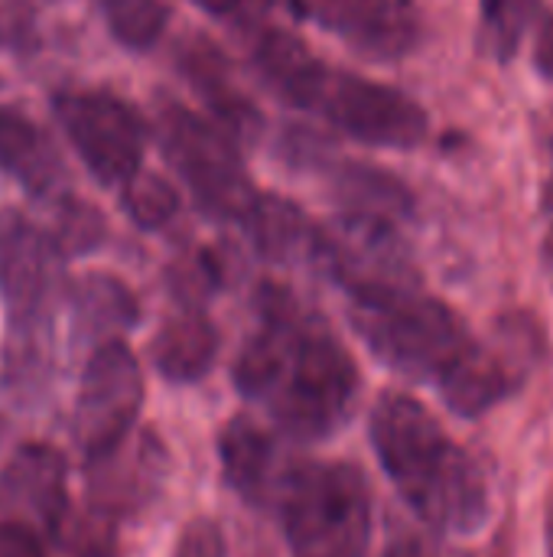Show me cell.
<instances>
[{
    "instance_id": "7c38bea8",
    "label": "cell",
    "mask_w": 553,
    "mask_h": 557,
    "mask_svg": "<svg viewBox=\"0 0 553 557\" xmlns=\"http://www.w3.org/2000/svg\"><path fill=\"white\" fill-rule=\"evenodd\" d=\"M326 33L359 55L394 62L420 42V10L414 0H293Z\"/></svg>"
},
{
    "instance_id": "e0dca14e",
    "label": "cell",
    "mask_w": 553,
    "mask_h": 557,
    "mask_svg": "<svg viewBox=\"0 0 553 557\" xmlns=\"http://www.w3.org/2000/svg\"><path fill=\"white\" fill-rule=\"evenodd\" d=\"M215 356H218V330L196 304H186L183 310L166 317V323L156 330L150 343V359L156 372L176 385H192L205 379Z\"/></svg>"
},
{
    "instance_id": "1f68e13d",
    "label": "cell",
    "mask_w": 553,
    "mask_h": 557,
    "mask_svg": "<svg viewBox=\"0 0 553 557\" xmlns=\"http://www.w3.org/2000/svg\"><path fill=\"white\" fill-rule=\"evenodd\" d=\"M541 255H544V271H548V277L553 281V228L548 232V238H544V251Z\"/></svg>"
},
{
    "instance_id": "cb8c5ba5",
    "label": "cell",
    "mask_w": 553,
    "mask_h": 557,
    "mask_svg": "<svg viewBox=\"0 0 553 557\" xmlns=\"http://www.w3.org/2000/svg\"><path fill=\"white\" fill-rule=\"evenodd\" d=\"M121 202L127 219L143 232H156L169 225L179 212V193L163 176L143 170L121 186Z\"/></svg>"
},
{
    "instance_id": "ba28073f",
    "label": "cell",
    "mask_w": 553,
    "mask_h": 557,
    "mask_svg": "<svg viewBox=\"0 0 553 557\" xmlns=\"http://www.w3.org/2000/svg\"><path fill=\"white\" fill-rule=\"evenodd\" d=\"M143 405V372L137 356L121 339L98 343L85 362L72 434L88 463L117 450Z\"/></svg>"
},
{
    "instance_id": "f546056e",
    "label": "cell",
    "mask_w": 553,
    "mask_h": 557,
    "mask_svg": "<svg viewBox=\"0 0 553 557\" xmlns=\"http://www.w3.org/2000/svg\"><path fill=\"white\" fill-rule=\"evenodd\" d=\"M20 36H23V26L13 20V16H3L0 13V46H20Z\"/></svg>"
},
{
    "instance_id": "2e32d148",
    "label": "cell",
    "mask_w": 553,
    "mask_h": 557,
    "mask_svg": "<svg viewBox=\"0 0 553 557\" xmlns=\"http://www.w3.org/2000/svg\"><path fill=\"white\" fill-rule=\"evenodd\" d=\"M254 65L274 95H280L297 108H313V111L332 72L290 29H264L261 39L254 42Z\"/></svg>"
},
{
    "instance_id": "44dd1931",
    "label": "cell",
    "mask_w": 553,
    "mask_h": 557,
    "mask_svg": "<svg viewBox=\"0 0 553 557\" xmlns=\"http://www.w3.org/2000/svg\"><path fill=\"white\" fill-rule=\"evenodd\" d=\"M72 307H75L78 333L101 336V343L117 339L114 333L130 330L137 323L134 294L108 274H91V277L78 281L75 294H72Z\"/></svg>"
},
{
    "instance_id": "5bb4252c",
    "label": "cell",
    "mask_w": 553,
    "mask_h": 557,
    "mask_svg": "<svg viewBox=\"0 0 553 557\" xmlns=\"http://www.w3.org/2000/svg\"><path fill=\"white\" fill-rule=\"evenodd\" d=\"M218 457L228 486L251 506L277 503L280 486L293 463L284 460V447L261 421L238 414L218 434Z\"/></svg>"
},
{
    "instance_id": "f1b7e54d",
    "label": "cell",
    "mask_w": 553,
    "mask_h": 557,
    "mask_svg": "<svg viewBox=\"0 0 553 557\" xmlns=\"http://www.w3.org/2000/svg\"><path fill=\"white\" fill-rule=\"evenodd\" d=\"M535 62L541 69V75L553 78V16L544 20L541 33H538V42H535Z\"/></svg>"
},
{
    "instance_id": "5b68a950",
    "label": "cell",
    "mask_w": 553,
    "mask_h": 557,
    "mask_svg": "<svg viewBox=\"0 0 553 557\" xmlns=\"http://www.w3.org/2000/svg\"><path fill=\"white\" fill-rule=\"evenodd\" d=\"M352 323L375 359L398 375L433 385L476 343L456 310L433 297H420V290L352 304Z\"/></svg>"
},
{
    "instance_id": "ffe728a7",
    "label": "cell",
    "mask_w": 553,
    "mask_h": 557,
    "mask_svg": "<svg viewBox=\"0 0 553 557\" xmlns=\"http://www.w3.org/2000/svg\"><path fill=\"white\" fill-rule=\"evenodd\" d=\"M160 463L163 450L150 437L140 441L137 454L130 460H121L117 450L95 460V480H91V512H124L147 499V493L160 483Z\"/></svg>"
},
{
    "instance_id": "6da1fadb",
    "label": "cell",
    "mask_w": 553,
    "mask_h": 557,
    "mask_svg": "<svg viewBox=\"0 0 553 557\" xmlns=\"http://www.w3.org/2000/svg\"><path fill=\"white\" fill-rule=\"evenodd\" d=\"M235 388L264 405L290 441L332 437L355 408L359 369L332 330L284 290H261V326L235 359Z\"/></svg>"
},
{
    "instance_id": "4fadbf2b",
    "label": "cell",
    "mask_w": 553,
    "mask_h": 557,
    "mask_svg": "<svg viewBox=\"0 0 553 557\" xmlns=\"http://www.w3.org/2000/svg\"><path fill=\"white\" fill-rule=\"evenodd\" d=\"M0 519L33 525L42 539H62L68 525V470L49 444L20 447L0 473Z\"/></svg>"
},
{
    "instance_id": "ac0fdd59",
    "label": "cell",
    "mask_w": 553,
    "mask_h": 557,
    "mask_svg": "<svg viewBox=\"0 0 553 557\" xmlns=\"http://www.w3.org/2000/svg\"><path fill=\"white\" fill-rule=\"evenodd\" d=\"M183 69L192 82V88L199 91V98L215 111V121L235 134V137H251L261 127V114L257 108L244 98V91L235 85L231 78V65L228 59L209 46V42H196L183 52Z\"/></svg>"
},
{
    "instance_id": "3957f363",
    "label": "cell",
    "mask_w": 553,
    "mask_h": 557,
    "mask_svg": "<svg viewBox=\"0 0 553 557\" xmlns=\"http://www.w3.org/2000/svg\"><path fill=\"white\" fill-rule=\"evenodd\" d=\"M62 251L23 219L0 228V300L7 313V379L39 385L52 362V323Z\"/></svg>"
},
{
    "instance_id": "603a6c76",
    "label": "cell",
    "mask_w": 553,
    "mask_h": 557,
    "mask_svg": "<svg viewBox=\"0 0 553 557\" xmlns=\"http://www.w3.org/2000/svg\"><path fill=\"white\" fill-rule=\"evenodd\" d=\"M98 7L114 39L137 52L150 49L163 36L169 16L163 0H98Z\"/></svg>"
},
{
    "instance_id": "277c9868",
    "label": "cell",
    "mask_w": 553,
    "mask_h": 557,
    "mask_svg": "<svg viewBox=\"0 0 553 557\" xmlns=\"http://www.w3.org/2000/svg\"><path fill=\"white\" fill-rule=\"evenodd\" d=\"M277 512L293 557L368 555L375 509L368 483L352 463H293Z\"/></svg>"
},
{
    "instance_id": "d4e9b609",
    "label": "cell",
    "mask_w": 553,
    "mask_h": 557,
    "mask_svg": "<svg viewBox=\"0 0 553 557\" xmlns=\"http://www.w3.org/2000/svg\"><path fill=\"white\" fill-rule=\"evenodd\" d=\"M535 10H538V0H482V39H486V46L499 59H508L518 49Z\"/></svg>"
},
{
    "instance_id": "7a4b0ae2",
    "label": "cell",
    "mask_w": 553,
    "mask_h": 557,
    "mask_svg": "<svg viewBox=\"0 0 553 557\" xmlns=\"http://www.w3.org/2000/svg\"><path fill=\"white\" fill-rule=\"evenodd\" d=\"M372 447L414 516L443 535H476L492 512L479 463L411 395H381L372 411Z\"/></svg>"
},
{
    "instance_id": "d6986e66",
    "label": "cell",
    "mask_w": 553,
    "mask_h": 557,
    "mask_svg": "<svg viewBox=\"0 0 553 557\" xmlns=\"http://www.w3.org/2000/svg\"><path fill=\"white\" fill-rule=\"evenodd\" d=\"M244 228L254 242V248L271 258V261H297V258H313L316 261V242H319V228H313V222L303 215L300 206L264 193L257 196V202L251 206Z\"/></svg>"
},
{
    "instance_id": "4dcf8cb0",
    "label": "cell",
    "mask_w": 553,
    "mask_h": 557,
    "mask_svg": "<svg viewBox=\"0 0 553 557\" xmlns=\"http://www.w3.org/2000/svg\"><path fill=\"white\" fill-rule=\"evenodd\" d=\"M205 13H215V16H228V13H238L248 0H196Z\"/></svg>"
},
{
    "instance_id": "d6a6232c",
    "label": "cell",
    "mask_w": 553,
    "mask_h": 557,
    "mask_svg": "<svg viewBox=\"0 0 553 557\" xmlns=\"http://www.w3.org/2000/svg\"><path fill=\"white\" fill-rule=\"evenodd\" d=\"M548 557H553V493L548 499Z\"/></svg>"
},
{
    "instance_id": "52a82bcc",
    "label": "cell",
    "mask_w": 553,
    "mask_h": 557,
    "mask_svg": "<svg viewBox=\"0 0 553 557\" xmlns=\"http://www.w3.org/2000/svg\"><path fill=\"white\" fill-rule=\"evenodd\" d=\"M316 264L349 290L352 304L414 294L420 284L394 222L365 212H342L329 228H319Z\"/></svg>"
},
{
    "instance_id": "7402d4cb",
    "label": "cell",
    "mask_w": 553,
    "mask_h": 557,
    "mask_svg": "<svg viewBox=\"0 0 553 557\" xmlns=\"http://www.w3.org/2000/svg\"><path fill=\"white\" fill-rule=\"evenodd\" d=\"M336 189L345 202V212H365V215H381V219H404L411 215V193L394 180L391 173H381L375 166H342L336 173Z\"/></svg>"
},
{
    "instance_id": "484cf974",
    "label": "cell",
    "mask_w": 553,
    "mask_h": 557,
    "mask_svg": "<svg viewBox=\"0 0 553 557\" xmlns=\"http://www.w3.org/2000/svg\"><path fill=\"white\" fill-rule=\"evenodd\" d=\"M104 235V222L101 215L75 199L59 202V232L52 235L62 255H78V251H91Z\"/></svg>"
},
{
    "instance_id": "4316f807",
    "label": "cell",
    "mask_w": 553,
    "mask_h": 557,
    "mask_svg": "<svg viewBox=\"0 0 553 557\" xmlns=\"http://www.w3.org/2000/svg\"><path fill=\"white\" fill-rule=\"evenodd\" d=\"M173 557H225L222 529L212 519H196L183 529Z\"/></svg>"
},
{
    "instance_id": "8fae6325",
    "label": "cell",
    "mask_w": 553,
    "mask_h": 557,
    "mask_svg": "<svg viewBox=\"0 0 553 557\" xmlns=\"http://www.w3.org/2000/svg\"><path fill=\"white\" fill-rule=\"evenodd\" d=\"M538 352V330L528 320H505L492 343H473V349L437 382V392L453 414L479 418L521 385Z\"/></svg>"
},
{
    "instance_id": "8992f818",
    "label": "cell",
    "mask_w": 553,
    "mask_h": 557,
    "mask_svg": "<svg viewBox=\"0 0 553 557\" xmlns=\"http://www.w3.org/2000/svg\"><path fill=\"white\" fill-rule=\"evenodd\" d=\"M160 144L186 180L199 206L218 219L244 222L257 202V189L238 153V137L218 121H205L183 104L160 108Z\"/></svg>"
},
{
    "instance_id": "83f0119b",
    "label": "cell",
    "mask_w": 553,
    "mask_h": 557,
    "mask_svg": "<svg viewBox=\"0 0 553 557\" xmlns=\"http://www.w3.org/2000/svg\"><path fill=\"white\" fill-rule=\"evenodd\" d=\"M0 557H49L42 535L16 519H0Z\"/></svg>"
},
{
    "instance_id": "9c48e42d",
    "label": "cell",
    "mask_w": 553,
    "mask_h": 557,
    "mask_svg": "<svg viewBox=\"0 0 553 557\" xmlns=\"http://www.w3.org/2000/svg\"><path fill=\"white\" fill-rule=\"evenodd\" d=\"M52 108L75 153L104 186L121 189L140 173L147 127L127 101L108 91H62Z\"/></svg>"
},
{
    "instance_id": "30bf717a",
    "label": "cell",
    "mask_w": 553,
    "mask_h": 557,
    "mask_svg": "<svg viewBox=\"0 0 553 557\" xmlns=\"http://www.w3.org/2000/svg\"><path fill=\"white\" fill-rule=\"evenodd\" d=\"M316 111L342 134L372 147L411 150L430 134L427 111L414 98L349 72H329Z\"/></svg>"
},
{
    "instance_id": "9a60e30c",
    "label": "cell",
    "mask_w": 553,
    "mask_h": 557,
    "mask_svg": "<svg viewBox=\"0 0 553 557\" xmlns=\"http://www.w3.org/2000/svg\"><path fill=\"white\" fill-rule=\"evenodd\" d=\"M0 170L39 202H65V166L52 140L26 114L0 108Z\"/></svg>"
}]
</instances>
